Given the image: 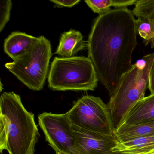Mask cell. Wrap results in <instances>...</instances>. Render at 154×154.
Returning a JSON list of instances; mask_svg holds the SVG:
<instances>
[{
	"label": "cell",
	"mask_w": 154,
	"mask_h": 154,
	"mask_svg": "<svg viewBox=\"0 0 154 154\" xmlns=\"http://www.w3.org/2000/svg\"><path fill=\"white\" fill-rule=\"evenodd\" d=\"M99 81L91 60L82 56L55 57L48 75L54 91H94Z\"/></svg>",
	"instance_id": "4"
},
{
	"label": "cell",
	"mask_w": 154,
	"mask_h": 154,
	"mask_svg": "<svg viewBox=\"0 0 154 154\" xmlns=\"http://www.w3.org/2000/svg\"><path fill=\"white\" fill-rule=\"evenodd\" d=\"M56 154H63L61 153H56Z\"/></svg>",
	"instance_id": "20"
},
{
	"label": "cell",
	"mask_w": 154,
	"mask_h": 154,
	"mask_svg": "<svg viewBox=\"0 0 154 154\" xmlns=\"http://www.w3.org/2000/svg\"><path fill=\"white\" fill-rule=\"evenodd\" d=\"M85 46V42L81 32L71 29L62 34L55 54L65 58L73 57Z\"/></svg>",
	"instance_id": "11"
},
{
	"label": "cell",
	"mask_w": 154,
	"mask_h": 154,
	"mask_svg": "<svg viewBox=\"0 0 154 154\" xmlns=\"http://www.w3.org/2000/svg\"><path fill=\"white\" fill-rule=\"evenodd\" d=\"M12 6V2L11 0H4L1 1L0 32H2L6 24L9 20Z\"/></svg>",
	"instance_id": "17"
},
{
	"label": "cell",
	"mask_w": 154,
	"mask_h": 154,
	"mask_svg": "<svg viewBox=\"0 0 154 154\" xmlns=\"http://www.w3.org/2000/svg\"><path fill=\"white\" fill-rule=\"evenodd\" d=\"M114 135L119 142L138 138L154 137V121L136 125L122 124L114 131Z\"/></svg>",
	"instance_id": "12"
},
{
	"label": "cell",
	"mask_w": 154,
	"mask_h": 154,
	"mask_svg": "<svg viewBox=\"0 0 154 154\" xmlns=\"http://www.w3.org/2000/svg\"><path fill=\"white\" fill-rule=\"evenodd\" d=\"M38 119L46 140L56 153L75 154L74 135L66 113L43 112L38 115Z\"/></svg>",
	"instance_id": "7"
},
{
	"label": "cell",
	"mask_w": 154,
	"mask_h": 154,
	"mask_svg": "<svg viewBox=\"0 0 154 154\" xmlns=\"http://www.w3.org/2000/svg\"><path fill=\"white\" fill-rule=\"evenodd\" d=\"M137 35L135 16L127 8L110 10L94 20L87 42L88 57L110 97L132 67Z\"/></svg>",
	"instance_id": "1"
},
{
	"label": "cell",
	"mask_w": 154,
	"mask_h": 154,
	"mask_svg": "<svg viewBox=\"0 0 154 154\" xmlns=\"http://www.w3.org/2000/svg\"><path fill=\"white\" fill-rule=\"evenodd\" d=\"M154 62V53L144 56L122 76L107 104L114 131L124 122L130 111L145 97Z\"/></svg>",
	"instance_id": "3"
},
{
	"label": "cell",
	"mask_w": 154,
	"mask_h": 154,
	"mask_svg": "<svg viewBox=\"0 0 154 154\" xmlns=\"http://www.w3.org/2000/svg\"><path fill=\"white\" fill-rule=\"evenodd\" d=\"M66 114L72 126L103 135L114 136L107 104L99 97L83 96Z\"/></svg>",
	"instance_id": "6"
},
{
	"label": "cell",
	"mask_w": 154,
	"mask_h": 154,
	"mask_svg": "<svg viewBox=\"0 0 154 154\" xmlns=\"http://www.w3.org/2000/svg\"><path fill=\"white\" fill-rule=\"evenodd\" d=\"M39 133L34 114L13 92L0 98V151L9 154H35Z\"/></svg>",
	"instance_id": "2"
},
{
	"label": "cell",
	"mask_w": 154,
	"mask_h": 154,
	"mask_svg": "<svg viewBox=\"0 0 154 154\" xmlns=\"http://www.w3.org/2000/svg\"><path fill=\"white\" fill-rule=\"evenodd\" d=\"M75 137V154H121L112 149L119 141L115 136H107L72 125Z\"/></svg>",
	"instance_id": "8"
},
{
	"label": "cell",
	"mask_w": 154,
	"mask_h": 154,
	"mask_svg": "<svg viewBox=\"0 0 154 154\" xmlns=\"http://www.w3.org/2000/svg\"><path fill=\"white\" fill-rule=\"evenodd\" d=\"M137 34L143 39V43L147 45L151 43V48L154 47V33L149 22L142 18L136 19Z\"/></svg>",
	"instance_id": "16"
},
{
	"label": "cell",
	"mask_w": 154,
	"mask_h": 154,
	"mask_svg": "<svg viewBox=\"0 0 154 154\" xmlns=\"http://www.w3.org/2000/svg\"><path fill=\"white\" fill-rule=\"evenodd\" d=\"M85 2L94 13L102 15L109 11L111 7L116 8H126L128 6L135 5L136 0H86Z\"/></svg>",
	"instance_id": "14"
},
{
	"label": "cell",
	"mask_w": 154,
	"mask_h": 154,
	"mask_svg": "<svg viewBox=\"0 0 154 154\" xmlns=\"http://www.w3.org/2000/svg\"><path fill=\"white\" fill-rule=\"evenodd\" d=\"M50 41L41 36L33 46L5 67L30 90L43 89L48 73L52 57Z\"/></svg>",
	"instance_id": "5"
},
{
	"label": "cell",
	"mask_w": 154,
	"mask_h": 154,
	"mask_svg": "<svg viewBox=\"0 0 154 154\" xmlns=\"http://www.w3.org/2000/svg\"><path fill=\"white\" fill-rule=\"evenodd\" d=\"M132 12L137 17L146 20L154 33V0H138Z\"/></svg>",
	"instance_id": "15"
},
{
	"label": "cell",
	"mask_w": 154,
	"mask_h": 154,
	"mask_svg": "<svg viewBox=\"0 0 154 154\" xmlns=\"http://www.w3.org/2000/svg\"><path fill=\"white\" fill-rule=\"evenodd\" d=\"M51 2H53L57 6L59 7H67V8H72L76 4H78L81 2L79 0H51L50 1Z\"/></svg>",
	"instance_id": "18"
},
{
	"label": "cell",
	"mask_w": 154,
	"mask_h": 154,
	"mask_svg": "<svg viewBox=\"0 0 154 154\" xmlns=\"http://www.w3.org/2000/svg\"><path fill=\"white\" fill-rule=\"evenodd\" d=\"M38 38L22 32H12L4 41V52L15 60L27 52Z\"/></svg>",
	"instance_id": "9"
},
{
	"label": "cell",
	"mask_w": 154,
	"mask_h": 154,
	"mask_svg": "<svg viewBox=\"0 0 154 154\" xmlns=\"http://www.w3.org/2000/svg\"><path fill=\"white\" fill-rule=\"evenodd\" d=\"M154 154V152H153L152 153H150V154Z\"/></svg>",
	"instance_id": "21"
},
{
	"label": "cell",
	"mask_w": 154,
	"mask_h": 154,
	"mask_svg": "<svg viewBox=\"0 0 154 154\" xmlns=\"http://www.w3.org/2000/svg\"><path fill=\"white\" fill-rule=\"evenodd\" d=\"M148 89L150 92V94H154V62L151 68L149 75V83Z\"/></svg>",
	"instance_id": "19"
},
{
	"label": "cell",
	"mask_w": 154,
	"mask_h": 154,
	"mask_svg": "<svg viewBox=\"0 0 154 154\" xmlns=\"http://www.w3.org/2000/svg\"><path fill=\"white\" fill-rule=\"evenodd\" d=\"M153 121H154V94L140 100L130 111L122 124L136 125Z\"/></svg>",
	"instance_id": "10"
},
{
	"label": "cell",
	"mask_w": 154,
	"mask_h": 154,
	"mask_svg": "<svg viewBox=\"0 0 154 154\" xmlns=\"http://www.w3.org/2000/svg\"><path fill=\"white\" fill-rule=\"evenodd\" d=\"M112 151L121 154H149L154 151V137L118 142Z\"/></svg>",
	"instance_id": "13"
}]
</instances>
